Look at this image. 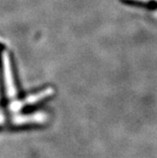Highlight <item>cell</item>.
I'll use <instances>...</instances> for the list:
<instances>
[{"mask_svg": "<svg viewBox=\"0 0 157 158\" xmlns=\"http://www.w3.org/2000/svg\"><path fill=\"white\" fill-rule=\"evenodd\" d=\"M2 68H3V78L6 89V95L10 100H15L17 96V90L15 82H14L12 68L10 64V59L8 52L3 51L2 53Z\"/></svg>", "mask_w": 157, "mask_h": 158, "instance_id": "obj_1", "label": "cell"}, {"mask_svg": "<svg viewBox=\"0 0 157 158\" xmlns=\"http://www.w3.org/2000/svg\"><path fill=\"white\" fill-rule=\"evenodd\" d=\"M44 114H15L10 119V122L14 125H25L31 123H39L46 120Z\"/></svg>", "mask_w": 157, "mask_h": 158, "instance_id": "obj_3", "label": "cell"}, {"mask_svg": "<svg viewBox=\"0 0 157 158\" xmlns=\"http://www.w3.org/2000/svg\"><path fill=\"white\" fill-rule=\"evenodd\" d=\"M6 121V117L4 116V114H0V125L1 124H4Z\"/></svg>", "mask_w": 157, "mask_h": 158, "instance_id": "obj_4", "label": "cell"}, {"mask_svg": "<svg viewBox=\"0 0 157 158\" xmlns=\"http://www.w3.org/2000/svg\"><path fill=\"white\" fill-rule=\"evenodd\" d=\"M51 89L50 88H48L44 91H41L37 94H33L31 96H28L27 98L22 99V100H13V102L10 104V110L12 111V112H17L19 110H21L24 106L26 105H30V104H33L39 100L43 99L44 98L49 96L51 94Z\"/></svg>", "mask_w": 157, "mask_h": 158, "instance_id": "obj_2", "label": "cell"}]
</instances>
